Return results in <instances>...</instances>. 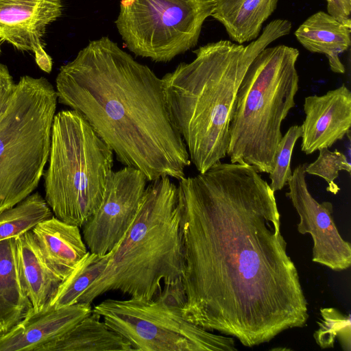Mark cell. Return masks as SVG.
<instances>
[{
    "label": "cell",
    "instance_id": "6da1fadb",
    "mask_svg": "<svg viewBox=\"0 0 351 351\" xmlns=\"http://www.w3.org/2000/svg\"><path fill=\"white\" fill-rule=\"evenodd\" d=\"M177 188L184 317L249 348L304 326L307 301L275 192L259 172L219 162Z\"/></svg>",
    "mask_w": 351,
    "mask_h": 351
},
{
    "label": "cell",
    "instance_id": "7a4b0ae2",
    "mask_svg": "<svg viewBox=\"0 0 351 351\" xmlns=\"http://www.w3.org/2000/svg\"><path fill=\"white\" fill-rule=\"evenodd\" d=\"M58 101L81 114L125 167L148 181L180 180L191 160L169 114L162 78L108 36L62 65Z\"/></svg>",
    "mask_w": 351,
    "mask_h": 351
},
{
    "label": "cell",
    "instance_id": "3957f363",
    "mask_svg": "<svg viewBox=\"0 0 351 351\" xmlns=\"http://www.w3.org/2000/svg\"><path fill=\"white\" fill-rule=\"evenodd\" d=\"M291 27L289 21L278 19L245 46L228 40L208 43L193 51L192 62L162 77L169 114L199 173L227 156L238 90L250 63Z\"/></svg>",
    "mask_w": 351,
    "mask_h": 351
},
{
    "label": "cell",
    "instance_id": "277c9868",
    "mask_svg": "<svg viewBox=\"0 0 351 351\" xmlns=\"http://www.w3.org/2000/svg\"><path fill=\"white\" fill-rule=\"evenodd\" d=\"M130 226L107 265L80 297L91 304L105 293L155 298L163 284L182 280L183 252L178 188L169 177L150 181Z\"/></svg>",
    "mask_w": 351,
    "mask_h": 351
},
{
    "label": "cell",
    "instance_id": "5b68a950",
    "mask_svg": "<svg viewBox=\"0 0 351 351\" xmlns=\"http://www.w3.org/2000/svg\"><path fill=\"white\" fill-rule=\"evenodd\" d=\"M299 51L285 45L267 47L254 58L238 90L229 128L227 156L259 173L273 169L281 124L295 106Z\"/></svg>",
    "mask_w": 351,
    "mask_h": 351
},
{
    "label": "cell",
    "instance_id": "8992f818",
    "mask_svg": "<svg viewBox=\"0 0 351 351\" xmlns=\"http://www.w3.org/2000/svg\"><path fill=\"white\" fill-rule=\"evenodd\" d=\"M113 156L78 112L55 114L49 164L43 176L45 199L56 217L82 228L101 203Z\"/></svg>",
    "mask_w": 351,
    "mask_h": 351
},
{
    "label": "cell",
    "instance_id": "52a82bcc",
    "mask_svg": "<svg viewBox=\"0 0 351 351\" xmlns=\"http://www.w3.org/2000/svg\"><path fill=\"white\" fill-rule=\"evenodd\" d=\"M58 95L44 77L21 76L0 118V213L33 193L49 160Z\"/></svg>",
    "mask_w": 351,
    "mask_h": 351
},
{
    "label": "cell",
    "instance_id": "ba28073f",
    "mask_svg": "<svg viewBox=\"0 0 351 351\" xmlns=\"http://www.w3.org/2000/svg\"><path fill=\"white\" fill-rule=\"evenodd\" d=\"M181 282L164 284L154 299H107L93 308L133 350L235 351L233 337L215 335L187 320Z\"/></svg>",
    "mask_w": 351,
    "mask_h": 351
},
{
    "label": "cell",
    "instance_id": "9c48e42d",
    "mask_svg": "<svg viewBox=\"0 0 351 351\" xmlns=\"http://www.w3.org/2000/svg\"><path fill=\"white\" fill-rule=\"evenodd\" d=\"M215 0H121L115 21L137 56L167 62L195 47Z\"/></svg>",
    "mask_w": 351,
    "mask_h": 351
},
{
    "label": "cell",
    "instance_id": "30bf717a",
    "mask_svg": "<svg viewBox=\"0 0 351 351\" xmlns=\"http://www.w3.org/2000/svg\"><path fill=\"white\" fill-rule=\"evenodd\" d=\"M147 181L133 167L110 172L100 206L82 226L88 251L104 255L117 245L137 213Z\"/></svg>",
    "mask_w": 351,
    "mask_h": 351
},
{
    "label": "cell",
    "instance_id": "8fae6325",
    "mask_svg": "<svg viewBox=\"0 0 351 351\" xmlns=\"http://www.w3.org/2000/svg\"><path fill=\"white\" fill-rule=\"evenodd\" d=\"M306 165H298L287 181L289 191L286 196L300 217L298 231L311 236L314 263L337 271L346 270L351 265V245L337 228L332 217V203H319L310 193L305 178Z\"/></svg>",
    "mask_w": 351,
    "mask_h": 351
},
{
    "label": "cell",
    "instance_id": "7c38bea8",
    "mask_svg": "<svg viewBox=\"0 0 351 351\" xmlns=\"http://www.w3.org/2000/svg\"><path fill=\"white\" fill-rule=\"evenodd\" d=\"M62 0H0V39L33 53L36 63L49 73L53 61L45 50L48 25L62 14Z\"/></svg>",
    "mask_w": 351,
    "mask_h": 351
},
{
    "label": "cell",
    "instance_id": "4fadbf2b",
    "mask_svg": "<svg viewBox=\"0 0 351 351\" xmlns=\"http://www.w3.org/2000/svg\"><path fill=\"white\" fill-rule=\"evenodd\" d=\"M301 149L311 154L330 148L350 132L351 92L345 85L322 95L306 97Z\"/></svg>",
    "mask_w": 351,
    "mask_h": 351
},
{
    "label": "cell",
    "instance_id": "5bb4252c",
    "mask_svg": "<svg viewBox=\"0 0 351 351\" xmlns=\"http://www.w3.org/2000/svg\"><path fill=\"white\" fill-rule=\"evenodd\" d=\"M91 304L77 302L61 308L32 310L8 332L0 337V351H37L62 337L92 313Z\"/></svg>",
    "mask_w": 351,
    "mask_h": 351
},
{
    "label": "cell",
    "instance_id": "9a60e30c",
    "mask_svg": "<svg viewBox=\"0 0 351 351\" xmlns=\"http://www.w3.org/2000/svg\"><path fill=\"white\" fill-rule=\"evenodd\" d=\"M31 230L45 259L63 280L88 251L80 227L55 216Z\"/></svg>",
    "mask_w": 351,
    "mask_h": 351
},
{
    "label": "cell",
    "instance_id": "2e32d148",
    "mask_svg": "<svg viewBox=\"0 0 351 351\" xmlns=\"http://www.w3.org/2000/svg\"><path fill=\"white\" fill-rule=\"evenodd\" d=\"M21 277L34 312L50 305L63 278L45 259L32 232L15 238Z\"/></svg>",
    "mask_w": 351,
    "mask_h": 351
},
{
    "label": "cell",
    "instance_id": "e0dca14e",
    "mask_svg": "<svg viewBox=\"0 0 351 351\" xmlns=\"http://www.w3.org/2000/svg\"><path fill=\"white\" fill-rule=\"evenodd\" d=\"M351 27L319 11L307 18L295 31L297 40L311 53L324 54L330 70L343 74L346 69L339 55L351 45Z\"/></svg>",
    "mask_w": 351,
    "mask_h": 351
},
{
    "label": "cell",
    "instance_id": "ac0fdd59",
    "mask_svg": "<svg viewBox=\"0 0 351 351\" xmlns=\"http://www.w3.org/2000/svg\"><path fill=\"white\" fill-rule=\"evenodd\" d=\"M33 310L19 267L15 238L0 241V337Z\"/></svg>",
    "mask_w": 351,
    "mask_h": 351
},
{
    "label": "cell",
    "instance_id": "d6986e66",
    "mask_svg": "<svg viewBox=\"0 0 351 351\" xmlns=\"http://www.w3.org/2000/svg\"><path fill=\"white\" fill-rule=\"evenodd\" d=\"M278 0H215L211 14L236 43L256 40L263 23L277 8Z\"/></svg>",
    "mask_w": 351,
    "mask_h": 351
},
{
    "label": "cell",
    "instance_id": "ffe728a7",
    "mask_svg": "<svg viewBox=\"0 0 351 351\" xmlns=\"http://www.w3.org/2000/svg\"><path fill=\"white\" fill-rule=\"evenodd\" d=\"M130 343L93 312L37 351H132Z\"/></svg>",
    "mask_w": 351,
    "mask_h": 351
},
{
    "label": "cell",
    "instance_id": "44dd1931",
    "mask_svg": "<svg viewBox=\"0 0 351 351\" xmlns=\"http://www.w3.org/2000/svg\"><path fill=\"white\" fill-rule=\"evenodd\" d=\"M111 252L99 255L88 251L62 281L50 306L61 308L77 303L80 297L104 270Z\"/></svg>",
    "mask_w": 351,
    "mask_h": 351
},
{
    "label": "cell",
    "instance_id": "7402d4cb",
    "mask_svg": "<svg viewBox=\"0 0 351 351\" xmlns=\"http://www.w3.org/2000/svg\"><path fill=\"white\" fill-rule=\"evenodd\" d=\"M52 216L45 199L38 192L32 193L13 207L0 213V241L16 238Z\"/></svg>",
    "mask_w": 351,
    "mask_h": 351
},
{
    "label": "cell",
    "instance_id": "603a6c76",
    "mask_svg": "<svg viewBox=\"0 0 351 351\" xmlns=\"http://www.w3.org/2000/svg\"><path fill=\"white\" fill-rule=\"evenodd\" d=\"M321 319L313 337L323 349L333 348L338 340L344 351L351 350V322L350 314L345 315L332 307L320 308Z\"/></svg>",
    "mask_w": 351,
    "mask_h": 351
},
{
    "label": "cell",
    "instance_id": "cb8c5ba5",
    "mask_svg": "<svg viewBox=\"0 0 351 351\" xmlns=\"http://www.w3.org/2000/svg\"><path fill=\"white\" fill-rule=\"evenodd\" d=\"M302 135L301 125H292L282 136L277 146L274 167L269 173L271 180L269 186L274 192L282 190L292 175L291 156L294 145Z\"/></svg>",
    "mask_w": 351,
    "mask_h": 351
},
{
    "label": "cell",
    "instance_id": "d4e9b609",
    "mask_svg": "<svg viewBox=\"0 0 351 351\" xmlns=\"http://www.w3.org/2000/svg\"><path fill=\"white\" fill-rule=\"evenodd\" d=\"M317 158L313 162L307 164L305 173L319 176L325 180L328 184L326 190L336 195L340 190L335 182L339 176V171H346L350 173L351 166L346 156L335 149L334 152L325 147L319 150Z\"/></svg>",
    "mask_w": 351,
    "mask_h": 351
},
{
    "label": "cell",
    "instance_id": "484cf974",
    "mask_svg": "<svg viewBox=\"0 0 351 351\" xmlns=\"http://www.w3.org/2000/svg\"><path fill=\"white\" fill-rule=\"evenodd\" d=\"M16 87L6 65L0 62V118L4 114Z\"/></svg>",
    "mask_w": 351,
    "mask_h": 351
},
{
    "label": "cell",
    "instance_id": "4316f807",
    "mask_svg": "<svg viewBox=\"0 0 351 351\" xmlns=\"http://www.w3.org/2000/svg\"><path fill=\"white\" fill-rule=\"evenodd\" d=\"M327 13L339 22L351 27V0H326Z\"/></svg>",
    "mask_w": 351,
    "mask_h": 351
},
{
    "label": "cell",
    "instance_id": "83f0119b",
    "mask_svg": "<svg viewBox=\"0 0 351 351\" xmlns=\"http://www.w3.org/2000/svg\"><path fill=\"white\" fill-rule=\"evenodd\" d=\"M1 43H2V41L0 39V55L1 53Z\"/></svg>",
    "mask_w": 351,
    "mask_h": 351
}]
</instances>
